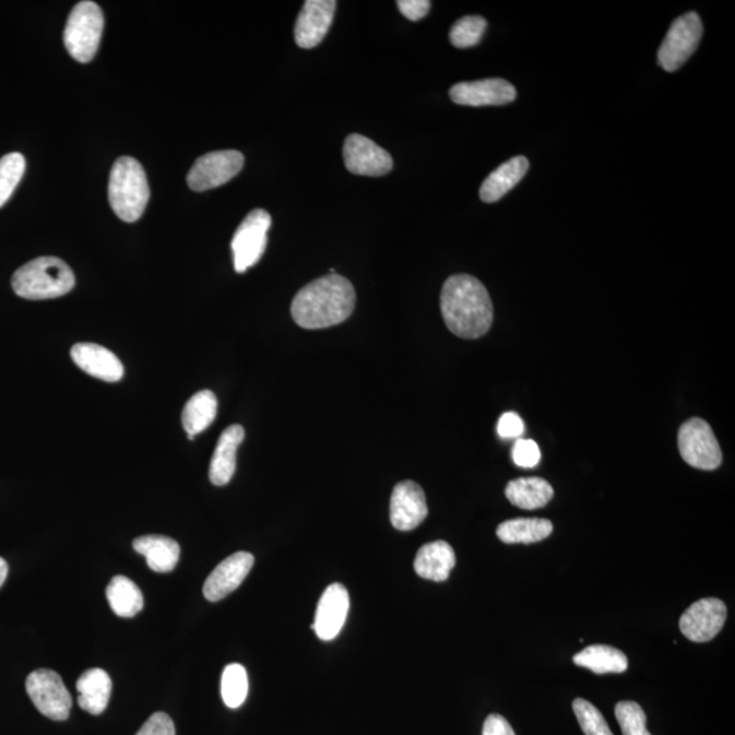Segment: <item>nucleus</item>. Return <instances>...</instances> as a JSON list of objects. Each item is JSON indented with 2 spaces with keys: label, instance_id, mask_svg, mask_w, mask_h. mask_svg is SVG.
Segmentation results:
<instances>
[{
  "label": "nucleus",
  "instance_id": "1",
  "mask_svg": "<svg viewBox=\"0 0 735 735\" xmlns=\"http://www.w3.org/2000/svg\"><path fill=\"white\" fill-rule=\"evenodd\" d=\"M440 308L447 328L464 340L479 339L494 323V304L488 289L472 275H452L444 282Z\"/></svg>",
  "mask_w": 735,
  "mask_h": 735
},
{
  "label": "nucleus",
  "instance_id": "2",
  "mask_svg": "<svg viewBox=\"0 0 735 735\" xmlns=\"http://www.w3.org/2000/svg\"><path fill=\"white\" fill-rule=\"evenodd\" d=\"M355 307L356 292L352 282L345 276L329 274L298 291L291 311L300 328L319 330L345 322Z\"/></svg>",
  "mask_w": 735,
  "mask_h": 735
},
{
  "label": "nucleus",
  "instance_id": "3",
  "mask_svg": "<svg viewBox=\"0 0 735 735\" xmlns=\"http://www.w3.org/2000/svg\"><path fill=\"white\" fill-rule=\"evenodd\" d=\"M11 285L15 295L26 300H48L73 291L75 276L62 259L42 257L16 270Z\"/></svg>",
  "mask_w": 735,
  "mask_h": 735
},
{
  "label": "nucleus",
  "instance_id": "4",
  "mask_svg": "<svg viewBox=\"0 0 735 735\" xmlns=\"http://www.w3.org/2000/svg\"><path fill=\"white\" fill-rule=\"evenodd\" d=\"M108 195L110 208L125 223H135L147 206L151 190L147 176L140 162L120 157L109 176Z\"/></svg>",
  "mask_w": 735,
  "mask_h": 735
},
{
  "label": "nucleus",
  "instance_id": "5",
  "mask_svg": "<svg viewBox=\"0 0 735 735\" xmlns=\"http://www.w3.org/2000/svg\"><path fill=\"white\" fill-rule=\"evenodd\" d=\"M104 31V15L99 5L90 0L80 2L71 11L64 27V46L76 62L87 63L96 57Z\"/></svg>",
  "mask_w": 735,
  "mask_h": 735
},
{
  "label": "nucleus",
  "instance_id": "6",
  "mask_svg": "<svg viewBox=\"0 0 735 735\" xmlns=\"http://www.w3.org/2000/svg\"><path fill=\"white\" fill-rule=\"evenodd\" d=\"M678 450L683 460L695 469L716 470L722 463L720 441L711 425L701 418H690L678 430Z\"/></svg>",
  "mask_w": 735,
  "mask_h": 735
},
{
  "label": "nucleus",
  "instance_id": "7",
  "mask_svg": "<svg viewBox=\"0 0 735 735\" xmlns=\"http://www.w3.org/2000/svg\"><path fill=\"white\" fill-rule=\"evenodd\" d=\"M703 37V22L698 13H687L673 22L660 51L657 63L662 69L673 73L681 69L692 57Z\"/></svg>",
  "mask_w": 735,
  "mask_h": 735
},
{
  "label": "nucleus",
  "instance_id": "8",
  "mask_svg": "<svg viewBox=\"0 0 735 735\" xmlns=\"http://www.w3.org/2000/svg\"><path fill=\"white\" fill-rule=\"evenodd\" d=\"M272 228V215L266 210H252L247 215L232 240V252L237 273H246L261 261L268 247V234Z\"/></svg>",
  "mask_w": 735,
  "mask_h": 735
},
{
  "label": "nucleus",
  "instance_id": "9",
  "mask_svg": "<svg viewBox=\"0 0 735 735\" xmlns=\"http://www.w3.org/2000/svg\"><path fill=\"white\" fill-rule=\"evenodd\" d=\"M26 692L44 716L52 721H66L70 716L73 699L59 674L48 668H38L26 678Z\"/></svg>",
  "mask_w": 735,
  "mask_h": 735
},
{
  "label": "nucleus",
  "instance_id": "10",
  "mask_svg": "<svg viewBox=\"0 0 735 735\" xmlns=\"http://www.w3.org/2000/svg\"><path fill=\"white\" fill-rule=\"evenodd\" d=\"M245 167V156L237 151H220L204 154L192 165L187 183L197 192L212 190L228 183Z\"/></svg>",
  "mask_w": 735,
  "mask_h": 735
},
{
  "label": "nucleus",
  "instance_id": "11",
  "mask_svg": "<svg viewBox=\"0 0 735 735\" xmlns=\"http://www.w3.org/2000/svg\"><path fill=\"white\" fill-rule=\"evenodd\" d=\"M726 617V605L721 600L703 598L689 606L679 618V629L690 642H710L722 631Z\"/></svg>",
  "mask_w": 735,
  "mask_h": 735
},
{
  "label": "nucleus",
  "instance_id": "12",
  "mask_svg": "<svg viewBox=\"0 0 735 735\" xmlns=\"http://www.w3.org/2000/svg\"><path fill=\"white\" fill-rule=\"evenodd\" d=\"M344 159L349 173L370 178L390 174L394 167L389 152L360 134H351L346 138Z\"/></svg>",
  "mask_w": 735,
  "mask_h": 735
},
{
  "label": "nucleus",
  "instance_id": "13",
  "mask_svg": "<svg viewBox=\"0 0 735 735\" xmlns=\"http://www.w3.org/2000/svg\"><path fill=\"white\" fill-rule=\"evenodd\" d=\"M428 517L427 497L422 486L414 481H403L391 496L390 518L392 526L400 532H412Z\"/></svg>",
  "mask_w": 735,
  "mask_h": 735
},
{
  "label": "nucleus",
  "instance_id": "14",
  "mask_svg": "<svg viewBox=\"0 0 735 735\" xmlns=\"http://www.w3.org/2000/svg\"><path fill=\"white\" fill-rule=\"evenodd\" d=\"M349 606V593L345 585L334 583L325 589L323 595L320 596L317 615L311 626L320 640L330 642L339 637L345 626Z\"/></svg>",
  "mask_w": 735,
  "mask_h": 735
},
{
  "label": "nucleus",
  "instance_id": "15",
  "mask_svg": "<svg viewBox=\"0 0 735 735\" xmlns=\"http://www.w3.org/2000/svg\"><path fill=\"white\" fill-rule=\"evenodd\" d=\"M256 558L248 552H237L225 558L209 574L203 585V594L210 602H218L226 598L230 593L245 582L250 573Z\"/></svg>",
  "mask_w": 735,
  "mask_h": 735
},
{
  "label": "nucleus",
  "instance_id": "16",
  "mask_svg": "<svg viewBox=\"0 0 735 735\" xmlns=\"http://www.w3.org/2000/svg\"><path fill=\"white\" fill-rule=\"evenodd\" d=\"M450 97L455 104L466 107H499L515 102L517 90L510 82L500 79L461 82L451 87Z\"/></svg>",
  "mask_w": 735,
  "mask_h": 735
},
{
  "label": "nucleus",
  "instance_id": "17",
  "mask_svg": "<svg viewBox=\"0 0 735 735\" xmlns=\"http://www.w3.org/2000/svg\"><path fill=\"white\" fill-rule=\"evenodd\" d=\"M335 10L334 0H307L296 21L297 46L303 49L318 47L333 24Z\"/></svg>",
  "mask_w": 735,
  "mask_h": 735
},
{
  "label": "nucleus",
  "instance_id": "18",
  "mask_svg": "<svg viewBox=\"0 0 735 735\" xmlns=\"http://www.w3.org/2000/svg\"><path fill=\"white\" fill-rule=\"evenodd\" d=\"M71 358L93 378L115 383L123 378V364L107 347L97 344H76L71 349Z\"/></svg>",
  "mask_w": 735,
  "mask_h": 735
},
{
  "label": "nucleus",
  "instance_id": "19",
  "mask_svg": "<svg viewBox=\"0 0 735 735\" xmlns=\"http://www.w3.org/2000/svg\"><path fill=\"white\" fill-rule=\"evenodd\" d=\"M245 428L241 425H232L220 436L209 472L210 481L215 486L229 484V481L234 477L237 449L245 440Z\"/></svg>",
  "mask_w": 735,
  "mask_h": 735
},
{
  "label": "nucleus",
  "instance_id": "20",
  "mask_svg": "<svg viewBox=\"0 0 735 735\" xmlns=\"http://www.w3.org/2000/svg\"><path fill=\"white\" fill-rule=\"evenodd\" d=\"M457 564L455 552L446 541H435L417 552L414 569L419 578L444 582Z\"/></svg>",
  "mask_w": 735,
  "mask_h": 735
},
{
  "label": "nucleus",
  "instance_id": "21",
  "mask_svg": "<svg viewBox=\"0 0 735 735\" xmlns=\"http://www.w3.org/2000/svg\"><path fill=\"white\" fill-rule=\"evenodd\" d=\"M134 549L146 558L149 568L154 572L168 573L178 566L180 546L165 535H143L134 540Z\"/></svg>",
  "mask_w": 735,
  "mask_h": 735
},
{
  "label": "nucleus",
  "instance_id": "22",
  "mask_svg": "<svg viewBox=\"0 0 735 735\" xmlns=\"http://www.w3.org/2000/svg\"><path fill=\"white\" fill-rule=\"evenodd\" d=\"M76 690L80 693L81 709L92 715H99L107 710L110 692H112V679L103 668H91L76 681Z\"/></svg>",
  "mask_w": 735,
  "mask_h": 735
},
{
  "label": "nucleus",
  "instance_id": "23",
  "mask_svg": "<svg viewBox=\"0 0 735 735\" xmlns=\"http://www.w3.org/2000/svg\"><path fill=\"white\" fill-rule=\"evenodd\" d=\"M529 159L523 156L508 159L485 179L479 188V198L485 203H495L511 191L527 174Z\"/></svg>",
  "mask_w": 735,
  "mask_h": 735
},
{
  "label": "nucleus",
  "instance_id": "24",
  "mask_svg": "<svg viewBox=\"0 0 735 735\" xmlns=\"http://www.w3.org/2000/svg\"><path fill=\"white\" fill-rule=\"evenodd\" d=\"M555 490L548 481L540 477L518 478L507 485L506 496L512 506L522 510H538L553 499Z\"/></svg>",
  "mask_w": 735,
  "mask_h": 735
},
{
  "label": "nucleus",
  "instance_id": "25",
  "mask_svg": "<svg viewBox=\"0 0 735 735\" xmlns=\"http://www.w3.org/2000/svg\"><path fill=\"white\" fill-rule=\"evenodd\" d=\"M552 533V522L540 518L510 519L497 527V537L505 544H535Z\"/></svg>",
  "mask_w": 735,
  "mask_h": 735
},
{
  "label": "nucleus",
  "instance_id": "26",
  "mask_svg": "<svg viewBox=\"0 0 735 735\" xmlns=\"http://www.w3.org/2000/svg\"><path fill=\"white\" fill-rule=\"evenodd\" d=\"M217 396L213 391L203 390L197 392L186 403L183 416V427L188 435V439L193 440L195 436L206 430L213 424L215 416H217Z\"/></svg>",
  "mask_w": 735,
  "mask_h": 735
},
{
  "label": "nucleus",
  "instance_id": "27",
  "mask_svg": "<svg viewBox=\"0 0 735 735\" xmlns=\"http://www.w3.org/2000/svg\"><path fill=\"white\" fill-rule=\"evenodd\" d=\"M574 665L589 668L595 674L624 673L628 668V657L615 647L595 644L573 656Z\"/></svg>",
  "mask_w": 735,
  "mask_h": 735
},
{
  "label": "nucleus",
  "instance_id": "28",
  "mask_svg": "<svg viewBox=\"0 0 735 735\" xmlns=\"http://www.w3.org/2000/svg\"><path fill=\"white\" fill-rule=\"evenodd\" d=\"M107 598L115 615L123 618L135 617L143 607L142 591L131 579L121 574L110 580Z\"/></svg>",
  "mask_w": 735,
  "mask_h": 735
},
{
  "label": "nucleus",
  "instance_id": "29",
  "mask_svg": "<svg viewBox=\"0 0 735 735\" xmlns=\"http://www.w3.org/2000/svg\"><path fill=\"white\" fill-rule=\"evenodd\" d=\"M221 695L229 709H239L245 703L248 695V676L245 666L230 663L224 668L223 678H221Z\"/></svg>",
  "mask_w": 735,
  "mask_h": 735
},
{
  "label": "nucleus",
  "instance_id": "30",
  "mask_svg": "<svg viewBox=\"0 0 735 735\" xmlns=\"http://www.w3.org/2000/svg\"><path fill=\"white\" fill-rule=\"evenodd\" d=\"M486 22L483 16L467 15L457 21L450 31V42L457 48H472L477 46L485 35Z\"/></svg>",
  "mask_w": 735,
  "mask_h": 735
},
{
  "label": "nucleus",
  "instance_id": "31",
  "mask_svg": "<svg viewBox=\"0 0 735 735\" xmlns=\"http://www.w3.org/2000/svg\"><path fill=\"white\" fill-rule=\"evenodd\" d=\"M26 163L20 153L0 158V208L9 201L25 174Z\"/></svg>",
  "mask_w": 735,
  "mask_h": 735
},
{
  "label": "nucleus",
  "instance_id": "32",
  "mask_svg": "<svg viewBox=\"0 0 735 735\" xmlns=\"http://www.w3.org/2000/svg\"><path fill=\"white\" fill-rule=\"evenodd\" d=\"M573 712L578 718L580 727L585 735H615L604 715L590 701L577 699L573 701Z\"/></svg>",
  "mask_w": 735,
  "mask_h": 735
},
{
  "label": "nucleus",
  "instance_id": "33",
  "mask_svg": "<svg viewBox=\"0 0 735 735\" xmlns=\"http://www.w3.org/2000/svg\"><path fill=\"white\" fill-rule=\"evenodd\" d=\"M616 718L624 735H651L645 727L644 711L635 701L618 703L616 706Z\"/></svg>",
  "mask_w": 735,
  "mask_h": 735
},
{
  "label": "nucleus",
  "instance_id": "34",
  "mask_svg": "<svg viewBox=\"0 0 735 735\" xmlns=\"http://www.w3.org/2000/svg\"><path fill=\"white\" fill-rule=\"evenodd\" d=\"M512 461L519 467L532 469L541 461V450L534 440L519 439L512 449Z\"/></svg>",
  "mask_w": 735,
  "mask_h": 735
},
{
  "label": "nucleus",
  "instance_id": "35",
  "mask_svg": "<svg viewBox=\"0 0 735 735\" xmlns=\"http://www.w3.org/2000/svg\"><path fill=\"white\" fill-rule=\"evenodd\" d=\"M135 735H176L174 721L164 712H156Z\"/></svg>",
  "mask_w": 735,
  "mask_h": 735
},
{
  "label": "nucleus",
  "instance_id": "36",
  "mask_svg": "<svg viewBox=\"0 0 735 735\" xmlns=\"http://www.w3.org/2000/svg\"><path fill=\"white\" fill-rule=\"evenodd\" d=\"M524 432V423L518 413L508 412L502 414L497 424V434L502 439H518Z\"/></svg>",
  "mask_w": 735,
  "mask_h": 735
},
{
  "label": "nucleus",
  "instance_id": "37",
  "mask_svg": "<svg viewBox=\"0 0 735 735\" xmlns=\"http://www.w3.org/2000/svg\"><path fill=\"white\" fill-rule=\"evenodd\" d=\"M396 5L407 20L419 21L428 15L432 3L429 0H400Z\"/></svg>",
  "mask_w": 735,
  "mask_h": 735
},
{
  "label": "nucleus",
  "instance_id": "38",
  "mask_svg": "<svg viewBox=\"0 0 735 735\" xmlns=\"http://www.w3.org/2000/svg\"><path fill=\"white\" fill-rule=\"evenodd\" d=\"M483 735H515L505 716L491 714L486 718Z\"/></svg>",
  "mask_w": 735,
  "mask_h": 735
},
{
  "label": "nucleus",
  "instance_id": "39",
  "mask_svg": "<svg viewBox=\"0 0 735 735\" xmlns=\"http://www.w3.org/2000/svg\"><path fill=\"white\" fill-rule=\"evenodd\" d=\"M9 567L4 558L0 557V588H2L5 579H8Z\"/></svg>",
  "mask_w": 735,
  "mask_h": 735
}]
</instances>
